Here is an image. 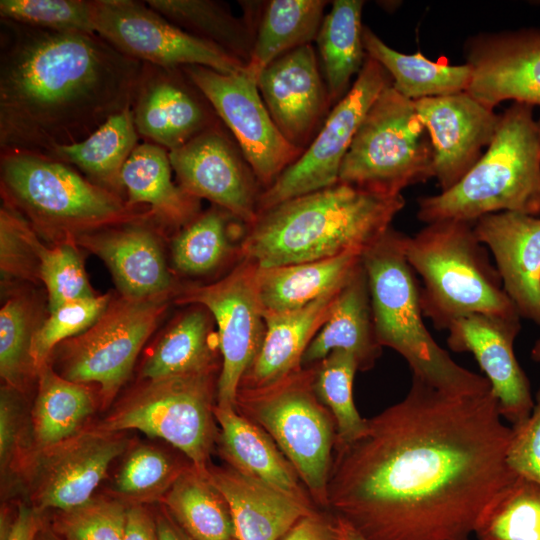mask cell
<instances>
[{
	"mask_svg": "<svg viewBox=\"0 0 540 540\" xmlns=\"http://www.w3.org/2000/svg\"><path fill=\"white\" fill-rule=\"evenodd\" d=\"M492 391L453 394L412 377L407 395L335 444L326 508L366 540H469L517 478Z\"/></svg>",
	"mask_w": 540,
	"mask_h": 540,
	"instance_id": "1",
	"label": "cell"
},
{
	"mask_svg": "<svg viewBox=\"0 0 540 540\" xmlns=\"http://www.w3.org/2000/svg\"><path fill=\"white\" fill-rule=\"evenodd\" d=\"M0 27V151L44 156L132 107L143 63L96 33Z\"/></svg>",
	"mask_w": 540,
	"mask_h": 540,
	"instance_id": "2",
	"label": "cell"
},
{
	"mask_svg": "<svg viewBox=\"0 0 540 540\" xmlns=\"http://www.w3.org/2000/svg\"><path fill=\"white\" fill-rule=\"evenodd\" d=\"M404 205L402 194L338 181L260 212L247 227L241 256L267 268L364 252Z\"/></svg>",
	"mask_w": 540,
	"mask_h": 540,
	"instance_id": "3",
	"label": "cell"
},
{
	"mask_svg": "<svg viewBox=\"0 0 540 540\" xmlns=\"http://www.w3.org/2000/svg\"><path fill=\"white\" fill-rule=\"evenodd\" d=\"M406 236L390 227L362 253L379 344L399 353L412 377L434 388L453 394L491 390L485 376L457 364L427 330L418 280L405 256Z\"/></svg>",
	"mask_w": 540,
	"mask_h": 540,
	"instance_id": "4",
	"label": "cell"
},
{
	"mask_svg": "<svg viewBox=\"0 0 540 540\" xmlns=\"http://www.w3.org/2000/svg\"><path fill=\"white\" fill-rule=\"evenodd\" d=\"M532 105L513 102L474 167L453 187L418 199L417 217L475 222L502 211L540 217V118Z\"/></svg>",
	"mask_w": 540,
	"mask_h": 540,
	"instance_id": "5",
	"label": "cell"
},
{
	"mask_svg": "<svg viewBox=\"0 0 540 540\" xmlns=\"http://www.w3.org/2000/svg\"><path fill=\"white\" fill-rule=\"evenodd\" d=\"M488 253L473 222L435 221L406 236V259L423 281V316L436 329L447 330L453 321L470 314L520 317Z\"/></svg>",
	"mask_w": 540,
	"mask_h": 540,
	"instance_id": "6",
	"label": "cell"
},
{
	"mask_svg": "<svg viewBox=\"0 0 540 540\" xmlns=\"http://www.w3.org/2000/svg\"><path fill=\"white\" fill-rule=\"evenodd\" d=\"M0 179L2 200L37 233L58 243L152 216L150 209L129 206L74 167L38 154L0 151Z\"/></svg>",
	"mask_w": 540,
	"mask_h": 540,
	"instance_id": "7",
	"label": "cell"
},
{
	"mask_svg": "<svg viewBox=\"0 0 540 540\" xmlns=\"http://www.w3.org/2000/svg\"><path fill=\"white\" fill-rule=\"evenodd\" d=\"M314 374V366L301 367L268 387L238 388L235 408L273 439L317 507L325 510L337 429L314 392Z\"/></svg>",
	"mask_w": 540,
	"mask_h": 540,
	"instance_id": "8",
	"label": "cell"
},
{
	"mask_svg": "<svg viewBox=\"0 0 540 540\" xmlns=\"http://www.w3.org/2000/svg\"><path fill=\"white\" fill-rule=\"evenodd\" d=\"M434 177V150L414 101L388 85L362 121L339 172V181L399 195Z\"/></svg>",
	"mask_w": 540,
	"mask_h": 540,
	"instance_id": "9",
	"label": "cell"
},
{
	"mask_svg": "<svg viewBox=\"0 0 540 540\" xmlns=\"http://www.w3.org/2000/svg\"><path fill=\"white\" fill-rule=\"evenodd\" d=\"M213 374L148 380L95 428L109 433L135 429L161 438L206 474L216 435Z\"/></svg>",
	"mask_w": 540,
	"mask_h": 540,
	"instance_id": "10",
	"label": "cell"
},
{
	"mask_svg": "<svg viewBox=\"0 0 540 540\" xmlns=\"http://www.w3.org/2000/svg\"><path fill=\"white\" fill-rule=\"evenodd\" d=\"M167 297L110 301L90 328L57 346L53 369L69 381L98 384L109 403L165 312Z\"/></svg>",
	"mask_w": 540,
	"mask_h": 540,
	"instance_id": "11",
	"label": "cell"
},
{
	"mask_svg": "<svg viewBox=\"0 0 540 540\" xmlns=\"http://www.w3.org/2000/svg\"><path fill=\"white\" fill-rule=\"evenodd\" d=\"M392 84L389 73L366 55L353 85L339 100L310 144L258 197V214L289 199L339 181L346 153L369 109Z\"/></svg>",
	"mask_w": 540,
	"mask_h": 540,
	"instance_id": "12",
	"label": "cell"
},
{
	"mask_svg": "<svg viewBox=\"0 0 540 540\" xmlns=\"http://www.w3.org/2000/svg\"><path fill=\"white\" fill-rule=\"evenodd\" d=\"M97 35L122 54L161 67L199 65L224 74L245 64L219 46L179 28L136 0H92Z\"/></svg>",
	"mask_w": 540,
	"mask_h": 540,
	"instance_id": "13",
	"label": "cell"
},
{
	"mask_svg": "<svg viewBox=\"0 0 540 540\" xmlns=\"http://www.w3.org/2000/svg\"><path fill=\"white\" fill-rule=\"evenodd\" d=\"M255 270L256 264L242 259L220 280L207 285H188L176 292V303L204 307L217 325L222 356L217 381L218 407H235L240 382L257 356L265 335Z\"/></svg>",
	"mask_w": 540,
	"mask_h": 540,
	"instance_id": "14",
	"label": "cell"
},
{
	"mask_svg": "<svg viewBox=\"0 0 540 540\" xmlns=\"http://www.w3.org/2000/svg\"><path fill=\"white\" fill-rule=\"evenodd\" d=\"M181 68L227 126L259 184L270 186L303 152L278 130L245 66L231 74L199 65Z\"/></svg>",
	"mask_w": 540,
	"mask_h": 540,
	"instance_id": "15",
	"label": "cell"
},
{
	"mask_svg": "<svg viewBox=\"0 0 540 540\" xmlns=\"http://www.w3.org/2000/svg\"><path fill=\"white\" fill-rule=\"evenodd\" d=\"M127 445L120 433L94 428L34 452L24 469L29 473L30 504L42 512L68 511L88 502Z\"/></svg>",
	"mask_w": 540,
	"mask_h": 540,
	"instance_id": "16",
	"label": "cell"
},
{
	"mask_svg": "<svg viewBox=\"0 0 540 540\" xmlns=\"http://www.w3.org/2000/svg\"><path fill=\"white\" fill-rule=\"evenodd\" d=\"M169 158L187 194L209 200L247 227L256 221L259 182L221 123L169 151Z\"/></svg>",
	"mask_w": 540,
	"mask_h": 540,
	"instance_id": "17",
	"label": "cell"
},
{
	"mask_svg": "<svg viewBox=\"0 0 540 540\" xmlns=\"http://www.w3.org/2000/svg\"><path fill=\"white\" fill-rule=\"evenodd\" d=\"M131 109L139 136L168 151L221 121L181 67L143 63Z\"/></svg>",
	"mask_w": 540,
	"mask_h": 540,
	"instance_id": "18",
	"label": "cell"
},
{
	"mask_svg": "<svg viewBox=\"0 0 540 540\" xmlns=\"http://www.w3.org/2000/svg\"><path fill=\"white\" fill-rule=\"evenodd\" d=\"M520 319L470 314L456 319L447 329L448 347L473 354L490 383L501 416L512 427L523 423L534 407L530 381L514 353Z\"/></svg>",
	"mask_w": 540,
	"mask_h": 540,
	"instance_id": "19",
	"label": "cell"
},
{
	"mask_svg": "<svg viewBox=\"0 0 540 540\" xmlns=\"http://www.w3.org/2000/svg\"><path fill=\"white\" fill-rule=\"evenodd\" d=\"M434 150V177L441 191L457 184L491 143L500 115L467 91L414 101Z\"/></svg>",
	"mask_w": 540,
	"mask_h": 540,
	"instance_id": "20",
	"label": "cell"
},
{
	"mask_svg": "<svg viewBox=\"0 0 540 540\" xmlns=\"http://www.w3.org/2000/svg\"><path fill=\"white\" fill-rule=\"evenodd\" d=\"M466 57L472 70L467 92L485 106L505 100L540 106V29L472 37Z\"/></svg>",
	"mask_w": 540,
	"mask_h": 540,
	"instance_id": "21",
	"label": "cell"
},
{
	"mask_svg": "<svg viewBox=\"0 0 540 540\" xmlns=\"http://www.w3.org/2000/svg\"><path fill=\"white\" fill-rule=\"evenodd\" d=\"M263 102L281 134L305 150L331 104L311 44L278 57L259 74Z\"/></svg>",
	"mask_w": 540,
	"mask_h": 540,
	"instance_id": "22",
	"label": "cell"
},
{
	"mask_svg": "<svg viewBox=\"0 0 540 540\" xmlns=\"http://www.w3.org/2000/svg\"><path fill=\"white\" fill-rule=\"evenodd\" d=\"M520 318L540 327V217L502 211L474 222Z\"/></svg>",
	"mask_w": 540,
	"mask_h": 540,
	"instance_id": "23",
	"label": "cell"
},
{
	"mask_svg": "<svg viewBox=\"0 0 540 540\" xmlns=\"http://www.w3.org/2000/svg\"><path fill=\"white\" fill-rule=\"evenodd\" d=\"M152 216L82 234L74 239L109 267L122 296H168L173 282L158 238L145 222Z\"/></svg>",
	"mask_w": 540,
	"mask_h": 540,
	"instance_id": "24",
	"label": "cell"
},
{
	"mask_svg": "<svg viewBox=\"0 0 540 540\" xmlns=\"http://www.w3.org/2000/svg\"><path fill=\"white\" fill-rule=\"evenodd\" d=\"M220 425L219 449L229 466L288 497L318 509L292 464L273 439L235 407H214Z\"/></svg>",
	"mask_w": 540,
	"mask_h": 540,
	"instance_id": "25",
	"label": "cell"
},
{
	"mask_svg": "<svg viewBox=\"0 0 540 540\" xmlns=\"http://www.w3.org/2000/svg\"><path fill=\"white\" fill-rule=\"evenodd\" d=\"M207 474L229 506L237 540H280L302 517L319 511L230 466L209 465Z\"/></svg>",
	"mask_w": 540,
	"mask_h": 540,
	"instance_id": "26",
	"label": "cell"
},
{
	"mask_svg": "<svg viewBox=\"0 0 540 540\" xmlns=\"http://www.w3.org/2000/svg\"><path fill=\"white\" fill-rule=\"evenodd\" d=\"M336 350L352 353L360 371L373 368L382 353L362 261L340 289L327 319L306 348L301 367L315 366Z\"/></svg>",
	"mask_w": 540,
	"mask_h": 540,
	"instance_id": "27",
	"label": "cell"
},
{
	"mask_svg": "<svg viewBox=\"0 0 540 540\" xmlns=\"http://www.w3.org/2000/svg\"><path fill=\"white\" fill-rule=\"evenodd\" d=\"M342 286L299 309L264 316L262 345L238 388L268 387L300 369L306 348L327 319Z\"/></svg>",
	"mask_w": 540,
	"mask_h": 540,
	"instance_id": "28",
	"label": "cell"
},
{
	"mask_svg": "<svg viewBox=\"0 0 540 540\" xmlns=\"http://www.w3.org/2000/svg\"><path fill=\"white\" fill-rule=\"evenodd\" d=\"M362 253L276 267L256 265L255 287L263 316L299 309L341 287L361 264Z\"/></svg>",
	"mask_w": 540,
	"mask_h": 540,
	"instance_id": "29",
	"label": "cell"
},
{
	"mask_svg": "<svg viewBox=\"0 0 540 540\" xmlns=\"http://www.w3.org/2000/svg\"><path fill=\"white\" fill-rule=\"evenodd\" d=\"M172 170L169 151L145 141L126 161L121 178L129 206L148 205L154 219L181 229L199 214V199L172 181Z\"/></svg>",
	"mask_w": 540,
	"mask_h": 540,
	"instance_id": "30",
	"label": "cell"
},
{
	"mask_svg": "<svg viewBox=\"0 0 540 540\" xmlns=\"http://www.w3.org/2000/svg\"><path fill=\"white\" fill-rule=\"evenodd\" d=\"M139 137L132 109L127 108L84 140L56 147L44 156L76 167L93 184L123 198L126 191L122 169L139 144Z\"/></svg>",
	"mask_w": 540,
	"mask_h": 540,
	"instance_id": "31",
	"label": "cell"
},
{
	"mask_svg": "<svg viewBox=\"0 0 540 540\" xmlns=\"http://www.w3.org/2000/svg\"><path fill=\"white\" fill-rule=\"evenodd\" d=\"M363 46L368 57L377 61L390 75L393 88L402 96L416 101L467 91L472 70L464 65L433 62L417 54H403L385 44L364 26Z\"/></svg>",
	"mask_w": 540,
	"mask_h": 540,
	"instance_id": "32",
	"label": "cell"
},
{
	"mask_svg": "<svg viewBox=\"0 0 540 540\" xmlns=\"http://www.w3.org/2000/svg\"><path fill=\"white\" fill-rule=\"evenodd\" d=\"M37 373L38 392L30 415L35 452L80 432L95 408L86 384L65 379L48 363Z\"/></svg>",
	"mask_w": 540,
	"mask_h": 540,
	"instance_id": "33",
	"label": "cell"
},
{
	"mask_svg": "<svg viewBox=\"0 0 540 540\" xmlns=\"http://www.w3.org/2000/svg\"><path fill=\"white\" fill-rule=\"evenodd\" d=\"M327 4L324 0H272L255 31L245 70L256 80L278 57L316 39Z\"/></svg>",
	"mask_w": 540,
	"mask_h": 540,
	"instance_id": "34",
	"label": "cell"
},
{
	"mask_svg": "<svg viewBox=\"0 0 540 540\" xmlns=\"http://www.w3.org/2000/svg\"><path fill=\"white\" fill-rule=\"evenodd\" d=\"M164 508L192 540L236 538L234 522L223 495L208 474L185 468L162 498Z\"/></svg>",
	"mask_w": 540,
	"mask_h": 540,
	"instance_id": "35",
	"label": "cell"
},
{
	"mask_svg": "<svg viewBox=\"0 0 540 540\" xmlns=\"http://www.w3.org/2000/svg\"><path fill=\"white\" fill-rule=\"evenodd\" d=\"M363 5L362 0L333 1L315 39L331 103L338 102L349 91L352 76L359 74L366 59L361 23Z\"/></svg>",
	"mask_w": 540,
	"mask_h": 540,
	"instance_id": "36",
	"label": "cell"
},
{
	"mask_svg": "<svg viewBox=\"0 0 540 540\" xmlns=\"http://www.w3.org/2000/svg\"><path fill=\"white\" fill-rule=\"evenodd\" d=\"M209 317L208 310L199 305L184 312L144 362L142 377L157 380L214 371Z\"/></svg>",
	"mask_w": 540,
	"mask_h": 540,
	"instance_id": "37",
	"label": "cell"
},
{
	"mask_svg": "<svg viewBox=\"0 0 540 540\" xmlns=\"http://www.w3.org/2000/svg\"><path fill=\"white\" fill-rule=\"evenodd\" d=\"M149 7L170 22L209 41L246 64L254 36L243 19L236 18L226 7L211 0H147Z\"/></svg>",
	"mask_w": 540,
	"mask_h": 540,
	"instance_id": "38",
	"label": "cell"
},
{
	"mask_svg": "<svg viewBox=\"0 0 540 540\" xmlns=\"http://www.w3.org/2000/svg\"><path fill=\"white\" fill-rule=\"evenodd\" d=\"M234 221L239 220L215 205L199 213L172 241L174 267L184 274L203 275L222 265L236 250L232 231L242 222Z\"/></svg>",
	"mask_w": 540,
	"mask_h": 540,
	"instance_id": "39",
	"label": "cell"
},
{
	"mask_svg": "<svg viewBox=\"0 0 540 540\" xmlns=\"http://www.w3.org/2000/svg\"><path fill=\"white\" fill-rule=\"evenodd\" d=\"M314 367V392L335 420V444L353 442L367 427V419L361 417L353 400V381L359 370L355 356L336 350Z\"/></svg>",
	"mask_w": 540,
	"mask_h": 540,
	"instance_id": "40",
	"label": "cell"
},
{
	"mask_svg": "<svg viewBox=\"0 0 540 540\" xmlns=\"http://www.w3.org/2000/svg\"><path fill=\"white\" fill-rule=\"evenodd\" d=\"M474 535L478 540H540V484L518 475L490 506Z\"/></svg>",
	"mask_w": 540,
	"mask_h": 540,
	"instance_id": "41",
	"label": "cell"
},
{
	"mask_svg": "<svg viewBox=\"0 0 540 540\" xmlns=\"http://www.w3.org/2000/svg\"><path fill=\"white\" fill-rule=\"evenodd\" d=\"M28 238L38 259L39 278L47 288L50 312L68 302L95 296L75 243L46 247L31 224Z\"/></svg>",
	"mask_w": 540,
	"mask_h": 540,
	"instance_id": "42",
	"label": "cell"
},
{
	"mask_svg": "<svg viewBox=\"0 0 540 540\" xmlns=\"http://www.w3.org/2000/svg\"><path fill=\"white\" fill-rule=\"evenodd\" d=\"M184 469L163 451L140 445L127 454L114 479L113 490L132 505H141L163 498Z\"/></svg>",
	"mask_w": 540,
	"mask_h": 540,
	"instance_id": "43",
	"label": "cell"
},
{
	"mask_svg": "<svg viewBox=\"0 0 540 540\" xmlns=\"http://www.w3.org/2000/svg\"><path fill=\"white\" fill-rule=\"evenodd\" d=\"M34 309L24 297L9 299L0 310V374L8 385L20 391L31 373L36 372L30 348Z\"/></svg>",
	"mask_w": 540,
	"mask_h": 540,
	"instance_id": "44",
	"label": "cell"
},
{
	"mask_svg": "<svg viewBox=\"0 0 540 540\" xmlns=\"http://www.w3.org/2000/svg\"><path fill=\"white\" fill-rule=\"evenodd\" d=\"M109 303V294L95 295L68 302L50 312L49 317L35 329L32 336L30 354L36 372L48 363L52 352L60 343L90 328Z\"/></svg>",
	"mask_w": 540,
	"mask_h": 540,
	"instance_id": "45",
	"label": "cell"
},
{
	"mask_svg": "<svg viewBox=\"0 0 540 540\" xmlns=\"http://www.w3.org/2000/svg\"><path fill=\"white\" fill-rule=\"evenodd\" d=\"M127 508L118 500L93 497L57 511L49 526L62 540H124Z\"/></svg>",
	"mask_w": 540,
	"mask_h": 540,
	"instance_id": "46",
	"label": "cell"
},
{
	"mask_svg": "<svg viewBox=\"0 0 540 540\" xmlns=\"http://www.w3.org/2000/svg\"><path fill=\"white\" fill-rule=\"evenodd\" d=\"M0 16L52 31L95 33L92 0H1Z\"/></svg>",
	"mask_w": 540,
	"mask_h": 540,
	"instance_id": "47",
	"label": "cell"
},
{
	"mask_svg": "<svg viewBox=\"0 0 540 540\" xmlns=\"http://www.w3.org/2000/svg\"><path fill=\"white\" fill-rule=\"evenodd\" d=\"M20 391L8 385L0 395V465L2 478L24 470L34 453L31 419L25 413ZM34 446V443H33Z\"/></svg>",
	"mask_w": 540,
	"mask_h": 540,
	"instance_id": "48",
	"label": "cell"
},
{
	"mask_svg": "<svg viewBox=\"0 0 540 540\" xmlns=\"http://www.w3.org/2000/svg\"><path fill=\"white\" fill-rule=\"evenodd\" d=\"M30 223L2 200L0 209V268L2 279L39 277L38 259L28 238Z\"/></svg>",
	"mask_w": 540,
	"mask_h": 540,
	"instance_id": "49",
	"label": "cell"
},
{
	"mask_svg": "<svg viewBox=\"0 0 540 540\" xmlns=\"http://www.w3.org/2000/svg\"><path fill=\"white\" fill-rule=\"evenodd\" d=\"M512 429L508 465L517 475L540 484V387L530 416Z\"/></svg>",
	"mask_w": 540,
	"mask_h": 540,
	"instance_id": "50",
	"label": "cell"
},
{
	"mask_svg": "<svg viewBox=\"0 0 540 540\" xmlns=\"http://www.w3.org/2000/svg\"><path fill=\"white\" fill-rule=\"evenodd\" d=\"M41 513L31 504L24 503L12 513L2 510L0 540H35L45 524Z\"/></svg>",
	"mask_w": 540,
	"mask_h": 540,
	"instance_id": "51",
	"label": "cell"
},
{
	"mask_svg": "<svg viewBox=\"0 0 540 540\" xmlns=\"http://www.w3.org/2000/svg\"><path fill=\"white\" fill-rule=\"evenodd\" d=\"M280 540H339V538L334 518L326 511H317L302 517Z\"/></svg>",
	"mask_w": 540,
	"mask_h": 540,
	"instance_id": "52",
	"label": "cell"
},
{
	"mask_svg": "<svg viewBox=\"0 0 540 540\" xmlns=\"http://www.w3.org/2000/svg\"><path fill=\"white\" fill-rule=\"evenodd\" d=\"M124 540H159L155 516L142 505L128 506Z\"/></svg>",
	"mask_w": 540,
	"mask_h": 540,
	"instance_id": "53",
	"label": "cell"
},
{
	"mask_svg": "<svg viewBox=\"0 0 540 540\" xmlns=\"http://www.w3.org/2000/svg\"><path fill=\"white\" fill-rule=\"evenodd\" d=\"M155 520L159 540H192L165 508L155 515Z\"/></svg>",
	"mask_w": 540,
	"mask_h": 540,
	"instance_id": "54",
	"label": "cell"
},
{
	"mask_svg": "<svg viewBox=\"0 0 540 540\" xmlns=\"http://www.w3.org/2000/svg\"><path fill=\"white\" fill-rule=\"evenodd\" d=\"M335 529L339 540H366L345 523L335 519Z\"/></svg>",
	"mask_w": 540,
	"mask_h": 540,
	"instance_id": "55",
	"label": "cell"
},
{
	"mask_svg": "<svg viewBox=\"0 0 540 540\" xmlns=\"http://www.w3.org/2000/svg\"><path fill=\"white\" fill-rule=\"evenodd\" d=\"M35 540H62L49 525L44 524Z\"/></svg>",
	"mask_w": 540,
	"mask_h": 540,
	"instance_id": "56",
	"label": "cell"
},
{
	"mask_svg": "<svg viewBox=\"0 0 540 540\" xmlns=\"http://www.w3.org/2000/svg\"><path fill=\"white\" fill-rule=\"evenodd\" d=\"M531 358L535 362H540V338L536 340L532 347Z\"/></svg>",
	"mask_w": 540,
	"mask_h": 540,
	"instance_id": "57",
	"label": "cell"
},
{
	"mask_svg": "<svg viewBox=\"0 0 540 540\" xmlns=\"http://www.w3.org/2000/svg\"><path fill=\"white\" fill-rule=\"evenodd\" d=\"M231 540H237V539H236V538H233V539H231Z\"/></svg>",
	"mask_w": 540,
	"mask_h": 540,
	"instance_id": "58",
	"label": "cell"
}]
</instances>
